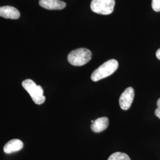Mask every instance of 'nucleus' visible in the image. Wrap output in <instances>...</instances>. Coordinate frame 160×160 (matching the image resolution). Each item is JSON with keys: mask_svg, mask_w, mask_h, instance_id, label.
<instances>
[{"mask_svg": "<svg viewBox=\"0 0 160 160\" xmlns=\"http://www.w3.org/2000/svg\"><path fill=\"white\" fill-rule=\"evenodd\" d=\"M108 160H131V158L125 153L116 152L111 155Z\"/></svg>", "mask_w": 160, "mask_h": 160, "instance_id": "obj_10", "label": "nucleus"}, {"mask_svg": "<svg viewBox=\"0 0 160 160\" xmlns=\"http://www.w3.org/2000/svg\"><path fill=\"white\" fill-rule=\"evenodd\" d=\"M135 92L132 87H128L122 92L119 98V104L121 109L126 110L131 108L133 101Z\"/></svg>", "mask_w": 160, "mask_h": 160, "instance_id": "obj_5", "label": "nucleus"}, {"mask_svg": "<svg viewBox=\"0 0 160 160\" xmlns=\"http://www.w3.org/2000/svg\"><path fill=\"white\" fill-rule=\"evenodd\" d=\"M156 57L160 60V48L156 52Z\"/></svg>", "mask_w": 160, "mask_h": 160, "instance_id": "obj_13", "label": "nucleus"}, {"mask_svg": "<svg viewBox=\"0 0 160 160\" xmlns=\"http://www.w3.org/2000/svg\"><path fill=\"white\" fill-rule=\"evenodd\" d=\"M114 6V0H92L90 8L97 14L109 15L113 12Z\"/></svg>", "mask_w": 160, "mask_h": 160, "instance_id": "obj_4", "label": "nucleus"}, {"mask_svg": "<svg viewBox=\"0 0 160 160\" xmlns=\"http://www.w3.org/2000/svg\"><path fill=\"white\" fill-rule=\"evenodd\" d=\"M23 142L19 139H14L10 141L4 147V151L6 154H12L23 148Z\"/></svg>", "mask_w": 160, "mask_h": 160, "instance_id": "obj_8", "label": "nucleus"}, {"mask_svg": "<svg viewBox=\"0 0 160 160\" xmlns=\"http://www.w3.org/2000/svg\"><path fill=\"white\" fill-rule=\"evenodd\" d=\"M39 3L42 7L50 10H60L66 7V3L60 0H39Z\"/></svg>", "mask_w": 160, "mask_h": 160, "instance_id": "obj_6", "label": "nucleus"}, {"mask_svg": "<svg viewBox=\"0 0 160 160\" xmlns=\"http://www.w3.org/2000/svg\"><path fill=\"white\" fill-rule=\"evenodd\" d=\"M119 67L118 62L115 59H110L100 65L91 75L92 81L96 82L113 74Z\"/></svg>", "mask_w": 160, "mask_h": 160, "instance_id": "obj_1", "label": "nucleus"}, {"mask_svg": "<svg viewBox=\"0 0 160 160\" xmlns=\"http://www.w3.org/2000/svg\"><path fill=\"white\" fill-rule=\"evenodd\" d=\"M157 109L155 110V114L160 119V98L157 100Z\"/></svg>", "mask_w": 160, "mask_h": 160, "instance_id": "obj_12", "label": "nucleus"}, {"mask_svg": "<svg viewBox=\"0 0 160 160\" xmlns=\"http://www.w3.org/2000/svg\"><path fill=\"white\" fill-rule=\"evenodd\" d=\"M92 52L86 48H78L71 52L68 56L69 62L74 66H82L92 59Z\"/></svg>", "mask_w": 160, "mask_h": 160, "instance_id": "obj_2", "label": "nucleus"}, {"mask_svg": "<svg viewBox=\"0 0 160 160\" xmlns=\"http://www.w3.org/2000/svg\"><path fill=\"white\" fill-rule=\"evenodd\" d=\"M109 119L106 117H102L98 118L92 123L91 129L96 133H99L106 130L109 126Z\"/></svg>", "mask_w": 160, "mask_h": 160, "instance_id": "obj_9", "label": "nucleus"}, {"mask_svg": "<svg viewBox=\"0 0 160 160\" xmlns=\"http://www.w3.org/2000/svg\"><path fill=\"white\" fill-rule=\"evenodd\" d=\"M0 16L5 18L18 19L20 13L17 8L12 6L0 7Z\"/></svg>", "mask_w": 160, "mask_h": 160, "instance_id": "obj_7", "label": "nucleus"}, {"mask_svg": "<svg viewBox=\"0 0 160 160\" xmlns=\"http://www.w3.org/2000/svg\"><path fill=\"white\" fill-rule=\"evenodd\" d=\"M22 86L36 104H42L45 102V97L43 96V90L41 86H37L33 80L30 79L23 81Z\"/></svg>", "mask_w": 160, "mask_h": 160, "instance_id": "obj_3", "label": "nucleus"}, {"mask_svg": "<svg viewBox=\"0 0 160 160\" xmlns=\"http://www.w3.org/2000/svg\"><path fill=\"white\" fill-rule=\"evenodd\" d=\"M152 8L155 12H160V0H152Z\"/></svg>", "mask_w": 160, "mask_h": 160, "instance_id": "obj_11", "label": "nucleus"}]
</instances>
